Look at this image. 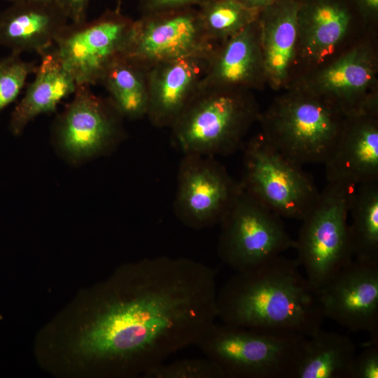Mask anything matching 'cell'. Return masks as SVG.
I'll return each instance as SVG.
<instances>
[{"instance_id": "obj_31", "label": "cell", "mask_w": 378, "mask_h": 378, "mask_svg": "<svg viewBox=\"0 0 378 378\" xmlns=\"http://www.w3.org/2000/svg\"><path fill=\"white\" fill-rule=\"evenodd\" d=\"M358 8L367 17L375 18L378 14V0H355Z\"/></svg>"}, {"instance_id": "obj_11", "label": "cell", "mask_w": 378, "mask_h": 378, "mask_svg": "<svg viewBox=\"0 0 378 378\" xmlns=\"http://www.w3.org/2000/svg\"><path fill=\"white\" fill-rule=\"evenodd\" d=\"M242 189L215 157L185 155L180 162L174 210L186 227L220 224Z\"/></svg>"}, {"instance_id": "obj_26", "label": "cell", "mask_w": 378, "mask_h": 378, "mask_svg": "<svg viewBox=\"0 0 378 378\" xmlns=\"http://www.w3.org/2000/svg\"><path fill=\"white\" fill-rule=\"evenodd\" d=\"M37 66L22 59L21 54L13 52L0 59V112L18 98Z\"/></svg>"}, {"instance_id": "obj_33", "label": "cell", "mask_w": 378, "mask_h": 378, "mask_svg": "<svg viewBox=\"0 0 378 378\" xmlns=\"http://www.w3.org/2000/svg\"><path fill=\"white\" fill-rule=\"evenodd\" d=\"M6 1H9L10 3H13V2H15V1H27V0H6ZM39 1H57V0H39Z\"/></svg>"}, {"instance_id": "obj_21", "label": "cell", "mask_w": 378, "mask_h": 378, "mask_svg": "<svg viewBox=\"0 0 378 378\" xmlns=\"http://www.w3.org/2000/svg\"><path fill=\"white\" fill-rule=\"evenodd\" d=\"M40 56L34 79L11 114L9 128L14 135H20L38 115L55 111L57 104L73 94L78 86L55 46Z\"/></svg>"}, {"instance_id": "obj_1", "label": "cell", "mask_w": 378, "mask_h": 378, "mask_svg": "<svg viewBox=\"0 0 378 378\" xmlns=\"http://www.w3.org/2000/svg\"><path fill=\"white\" fill-rule=\"evenodd\" d=\"M216 271L186 257L126 268L76 342L78 353L142 375L195 344L217 318Z\"/></svg>"}, {"instance_id": "obj_25", "label": "cell", "mask_w": 378, "mask_h": 378, "mask_svg": "<svg viewBox=\"0 0 378 378\" xmlns=\"http://www.w3.org/2000/svg\"><path fill=\"white\" fill-rule=\"evenodd\" d=\"M197 9L208 39L214 46L256 21L260 11L237 0H209Z\"/></svg>"}, {"instance_id": "obj_20", "label": "cell", "mask_w": 378, "mask_h": 378, "mask_svg": "<svg viewBox=\"0 0 378 378\" xmlns=\"http://www.w3.org/2000/svg\"><path fill=\"white\" fill-rule=\"evenodd\" d=\"M300 0H278L258 18L267 83L274 90L288 82L296 62Z\"/></svg>"}, {"instance_id": "obj_23", "label": "cell", "mask_w": 378, "mask_h": 378, "mask_svg": "<svg viewBox=\"0 0 378 378\" xmlns=\"http://www.w3.org/2000/svg\"><path fill=\"white\" fill-rule=\"evenodd\" d=\"M148 68L122 55L106 71L100 83L124 118L139 120L148 110Z\"/></svg>"}, {"instance_id": "obj_17", "label": "cell", "mask_w": 378, "mask_h": 378, "mask_svg": "<svg viewBox=\"0 0 378 378\" xmlns=\"http://www.w3.org/2000/svg\"><path fill=\"white\" fill-rule=\"evenodd\" d=\"M69 20L57 1L10 3L0 13V45L13 52L40 55L54 46Z\"/></svg>"}, {"instance_id": "obj_27", "label": "cell", "mask_w": 378, "mask_h": 378, "mask_svg": "<svg viewBox=\"0 0 378 378\" xmlns=\"http://www.w3.org/2000/svg\"><path fill=\"white\" fill-rule=\"evenodd\" d=\"M146 378H226L221 368L206 358L162 363L144 374Z\"/></svg>"}, {"instance_id": "obj_14", "label": "cell", "mask_w": 378, "mask_h": 378, "mask_svg": "<svg viewBox=\"0 0 378 378\" xmlns=\"http://www.w3.org/2000/svg\"><path fill=\"white\" fill-rule=\"evenodd\" d=\"M326 318L378 343V262L354 259L318 291Z\"/></svg>"}, {"instance_id": "obj_13", "label": "cell", "mask_w": 378, "mask_h": 378, "mask_svg": "<svg viewBox=\"0 0 378 378\" xmlns=\"http://www.w3.org/2000/svg\"><path fill=\"white\" fill-rule=\"evenodd\" d=\"M377 76L375 53L363 43L318 67L298 83L349 116L378 109Z\"/></svg>"}, {"instance_id": "obj_30", "label": "cell", "mask_w": 378, "mask_h": 378, "mask_svg": "<svg viewBox=\"0 0 378 378\" xmlns=\"http://www.w3.org/2000/svg\"><path fill=\"white\" fill-rule=\"evenodd\" d=\"M90 0H57L71 22H80L87 20Z\"/></svg>"}, {"instance_id": "obj_4", "label": "cell", "mask_w": 378, "mask_h": 378, "mask_svg": "<svg viewBox=\"0 0 378 378\" xmlns=\"http://www.w3.org/2000/svg\"><path fill=\"white\" fill-rule=\"evenodd\" d=\"M260 113L252 90L201 88L169 128L172 144L183 155L231 154Z\"/></svg>"}, {"instance_id": "obj_15", "label": "cell", "mask_w": 378, "mask_h": 378, "mask_svg": "<svg viewBox=\"0 0 378 378\" xmlns=\"http://www.w3.org/2000/svg\"><path fill=\"white\" fill-rule=\"evenodd\" d=\"M211 54L176 58L148 68L146 117L153 125L171 127L200 90Z\"/></svg>"}, {"instance_id": "obj_8", "label": "cell", "mask_w": 378, "mask_h": 378, "mask_svg": "<svg viewBox=\"0 0 378 378\" xmlns=\"http://www.w3.org/2000/svg\"><path fill=\"white\" fill-rule=\"evenodd\" d=\"M281 218L242 188L220 223V259L241 272L294 248L295 239L287 232Z\"/></svg>"}, {"instance_id": "obj_18", "label": "cell", "mask_w": 378, "mask_h": 378, "mask_svg": "<svg viewBox=\"0 0 378 378\" xmlns=\"http://www.w3.org/2000/svg\"><path fill=\"white\" fill-rule=\"evenodd\" d=\"M267 83L258 20L212 51L201 88L259 89Z\"/></svg>"}, {"instance_id": "obj_7", "label": "cell", "mask_w": 378, "mask_h": 378, "mask_svg": "<svg viewBox=\"0 0 378 378\" xmlns=\"http://www.w3.org/2000/svg\"><path fill=\"white\" fill-rule=\"evenodd\" d=\"M243 189L281 218L302 220L320 192L312 178L260 134L244 149Z\"/></svg>"}, {"instance_id": "obj_9", "label": "cell", "mask_w": 378, "mask_h": 378, "mask_svg": "<svg viewBox=\"0 0 378 378\" xmlns=\"http://www.w3.org/2000/svg\"><path fill=\"white\" fill-rule=\"evenodd\" d=\"M134 21L118 6L92 20L68 23L54 46L78 86L100 83L109 66L125 53Z\"/></svg>"}, {"instance_id": "obj_28", "label": "cell", "mask_w": 378, "mask_h": 378, "mask_svg": "<svg viewBox=\"0 0 378 378\" xmlns=\"http://www.w3.org/2000/svg\"><path fill=\"white\" fill-rule=\"evenodd\" d=\"M348 378H378V345L372 344L355 355Z\"/></svg>"}, {"instance_id": "obj_19", "label": "cell", "mask_w": 378, "mask_h": 378, "mask_svg": "<svg viewBox=\"0 0 378 378\" xmlns=\"http://www.w3.org/2000/svg\"><path fill=\"white\" fill-rule=\"evenodd\" d=\"M352 20L342 0H300L297 59L319 67L346 37Z\"/></svg>"}, {"instance_id": "obj_22", "label": "cell", "mask_w": 378, "mask_h": 378, "mask_svg": "<svg viewBox=\"0 0 378 378\" xmlns=\"http://www.w3.org/2000/svg\"><path fill=\"white\" fill-rule=\"evenodd\" d=\"M356 349L349 337L321 329L307 337L293 378H348Z\"/></svg>"}, {"instance_id": "obj_29", "label": "cell", "mask_w": 378, "mask_h": 378, "mask_svg": "<svg viewBox=\"0 0 378 378\" xmlns=\"http://www.w3.org/2000/svg\"><path fill=\"white\" fill-rule=\"evenodd\" d=\"M209 0H139L140 15L188 8H198Z\"/></svg>"}, {"instance_id": "obj_16", "label": "cell", "mask_w": 378, "mask_h": 378, "mask_svg": "<svg viewBox=\"0 0 378 378\" xmlns=\"http://www.w3.org/2000/svg\"><path fill=\"white\" fill-rule=\"evenodd\" d=\"M324 165L328 182L357 186L378 181V109L346 117L338 144Z\"/></svg>"}, {"instance_id": "obj_3", "label": "cell", "mask_w": 378, "mask_h": 378, "mask_svg": "<svg viewBox=\"0 0 378 378\" xmlns=\"http://www.w3.org/2000/svg\"><path fill=\"white\" fill-rule=\"evenodd\" d=\"M346 115L297 83L260 113L262 134L295 162L325 164L341 136Z\"/></svg>"}, {"instance_id": "obj_24", "label": "cell", "mask_w": 378, "mask_h": 378, "mask_svg": "<svg viewBox=\"0 0 378 378\" xmlns=\"http://www.w3.org/2000/svg\"><path fill=\"white\" fill-rule=\"evenodd\" d=\"M349 225L354 259L378 262V181L357 186L353 192Z\"/></svg>"}, {"instance_id": "obj_2", "label": "cell", "mask_w": 378, "mask_h": 378, "mask_svg": "<svg viewBox=\"0 0 378 378\" xmlns=\"http://www.w3.org/2000/svg\"><path fill=\"white\" fill-rule=\"evenodd\" d=\"M300 267L297 259L280 255L236 272L218 290L217 318L238 327L314 335L326 317L318 290Z\"/></svg>"}, {"instance_id": "obj_12", "label": "cell", "mask_w": 378, "mask_h": 378, "mask_svg": "<svg viewBox=\"0 0 378 378\" xmlns=\"http://www.w3.org/2000/svg\"><path fill=\"white\" fill-rule=\"evenodd\" d=\"M208 39L197 8L149 15L134 20L125 55L149 68L176 58L209 55Z\"/></svg>"}, {"instance_id": "obj_32", "label": "cell", "mask_w": 378, "mask_h": 378, "mask_svg": "<svg viewBox=\"0 0 378 378\" xmlns=\"http://www.w3.org/2000/svg\"><path fill=\"white\" fill-rule=\"evenodd\" d=\"M243 5L261 10L265 7L274 4L278 0H237Z\"/></svg>"}, {"instance_id": "obj_10", "label": "cell", "mask_w": 378, "mask_h": 378, "mask_svg": "<svg viewBox=\"0 0 378 378\" xmlns=\"http://www.w3.org/2000/svg\"><path fill=\"white\" fill-rule=\"evenodd\" d=\"M73 99L57 117L54 143L70 162H80L113 150L124 138V118L107 97L78 85Z\"/></svg>"}, {"instance_id": "obj_5", "label": "cell", "mask_w": 378, "mask_h": 378, "mask_svg": "<svg viewBox=\"0 0 378 378\" xmlns=\"http://www.w3.org/2000/svg\"><path fill=\"white\" fill-rule=\"evenodd\" d=\"M307 337L214 322L195 345L226 378H293Z\"/></svg>"}, {"instance_id": "obj_6", "label": "cell", "mask_w": 378, "mask_h": 378, "mask_svg": "<svg viewBox=\"0 0 378 378\" xmlns=\"http://www.w3.org/2000/svg\"><path fill=\"white\" fill-rule=\"evenodd\" d=\"M356 187L328 182L302 220L294 249L306 278L318 291L354 260L348 215Z\"/></svg>"}]
</instances>
